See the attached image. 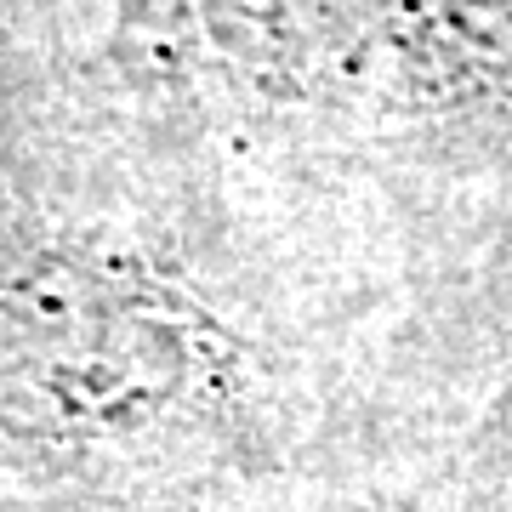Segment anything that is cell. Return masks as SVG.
Masks as SVG:
<instances>
[{
    "label": "cell",
    "instance_id": "obj_1",
    "mask_svg": "<svg viewBox=\"0 0 512 512\" xmlns=\"http://www.w3.org/2000/svg\"><path fill=\"white\" fill-rule=\"evenodd\" d=\"M200 365L188 313L97 262H35L0 285V416L35 433H131Z\"/></svg>",
    "mask_w": 512,
    "mask_h": 512
}]
</instances>
